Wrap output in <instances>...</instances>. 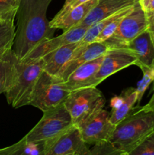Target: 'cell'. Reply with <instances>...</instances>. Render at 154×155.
Listing matches in <instances>:
<instances>
[{
	"label": "cell",
	"instance_id": "cell-1",
	"mask_svg": "<svg viewBox=\"0 0 154 155\" xmlns=\"http://www.w3.org/2000/svg\"><path fill=\"white\" fill-rule=\"evenodd\" d=\"M52 0H21L12 51L18 60L25 59L39 44L54 36L47 10Z\"/></svg>",
	"mask_w": 154,
	"mask_h": 155
},
{
	"label": "cell",
	"instance_id": "cell-2",
	"mask_svg": "<svg viewBox=\"0 0 154 155\" xmlns=\"http://www.w3.org/2000/svg\"><path fill=\"white\" fill-rule=\"evenodd\" d=\"M135 108V107H134ZM116 126L110 140L123 155L129 153L154 131V110H143L140 106Z\"/></svg>",
	"mask_w": 154,
	"mask_h": 155
},
{
	"label": "cell",
	"instance_id": "cell-3",
	"mask_svg": "<svg viewBox=\"0 0 154 155\" xmlns=\"http://www.w3.org/2000/svg\"><path fill=\"white\" fill-rule=\"evenodd\" d=\"M43 71L42 58L22 61L16 59L11 83L5 92L8 103L12 107L20 108L29 105L33 89Z\"/></svg>",
	"mask_w": 154,
	"mask_h": 155
},
{
	"label": "cell",
	"instance_id": "cell-4",
	"mask_svg": "<svg viewBox=\"0 0 154 155\" xmlns=\"http://www.w3.org/2000/svg\"><path fill=\"white\" fill-rule=\"evenodd\" d=\"M74 124L64 104L43 112V116L24 136L27 142L45 143L58 137Z\"/></svg>",
	"mask_w": 154,
	"mask_h": 155
},
{
	"label": "cell",
	"instance_id": "cell-5",
	"mask_svg": "<svg viewBox=\"0 0 154 155\" xmlns=\"http://www.w3.org/2000/svg\"><path fill=\"white\" fill-rule=\"evenodd\" d=\"M70 92L63 80L43 71L33 89L29 105L45 112L63 104Z\"/></svg>",
	"mask_w": 154,
	"mask_h": 155
},
{
	"label": "cell",
	"instance_id": "cell-6",
	"mask_svg": "<svg viewBox=\"0 0 154 155\" xmlns=\"http://www.w3.org/2000/svg\"><path fill=\"white\" fill-rule=\"evenodd\" d=\"M106 100L97 87H88L72 91L64 101L72 123L77 126L95 112L104 107Z\"/></svg>",
	"mask_w": 154,
	"mask_h": 155
},
{
	"label": "cell",
	"instance_id": "cell-7",
	"mask_svg": "<svg viewBox=\"0 0 154 155\" xmlns=\"http://www.w3.org/2000/svg\"><path fill=\"white\" fill-rule=\"evenodd\" d=\"M147 29V19L146 12L143 10L138 1L134 8L119 24L113 35L105 41L110 48L125 47L134 38Z\"/></svg>",
	"mask_w": 154,
	"mask_h": 155
},
{
	"label": "cell",
	"instance_id": "cell-8",
	"mask_svg": "<svg viewBox=\"0 0 154 155\" xmlns=\"http://www.w3.org/2000/svg\"><path fill=\"white\" fill-rule=\"evenodd\" d=\"M82 137L87 145H95L99 142L110 140L116 126L110 120V113L104 108L76 126Z\"/></svg>",
	"mask_w": 154,
	"mask_h": 155
},
{
	"label": "cell",
	"instance_id": "cell-9",
	"mask_svg": "<svg viewBox=\"0 0 154 155\" xmlns=\"http://www.w3.org/2000/svg\"><path fill=\"white\" fill-rule=\"evenodd\" d=\"M44 155H90V149L73 125L53 140L43 143Z\"/></svg>",
	"mask_w": 154,
	"mask_h": 155
},
{
	"label": "cell",
	"instance_id": "cell-10",
	"mask_svg": "<svg viewBox=\"0 0 154 155\" xmlns=\"http://www.w3.org/2000/svg\"><path fill=\"white\" fill-rule=\"evenodd\" d=\"M135 54L128 47L110 48L104 54L99 71L95 77L97 86L118 71L131 65H135Z\"/></svg>",
	"mask_w": 154,
	"mask_h": 155
},
{
	"label": "cell",
	"instance_id": "cell-11",
	"mask_svg": "<svg viewBox=\"0 0 154 155\" xmlns=\"http://www.w3.org/2000/svg\"><path fill=\"white\" fill-rule=\"evenodd\" d=\"M88 28V27L84 26H77L69 29L67 31L63 32L62 34L51 38L39 44L24 60H35L42 58L43 56L57 49L60 47L79 42L83 37Z\"/></svg>",
	"mask_w": 154,
	"mask_h": 155
},
{
	"label": "cell",
	"instance_id": "cell-12",
	"mask_svg": "<svg viewBox=\"0 0 154 155\" xmlns=\"http://www.w3.org/2000/svg\"><path fill=\"white\" fill-rule=\"evenodd\" d=\"M103 58L104 54L76 68L63 81L65 87L70 92L83 88L97 87L95 77L99 71Z\"/></svg>",
	"mask_w": 154,
	"mask_h": 155
},
{
	"label": "cell",
	"instance_id": "cell-13",
	"mask_svg": "<svg viewBox=\"0 0 154 155\" xmlns=\"http://www.w3.org/2000/svg\"><path fill=\"white\" fill-rule=\"evenodd\" d=\"M109 49L105 42H95L86 45L82 49L75 50L72 58L63 66L57 77L64 81L76 68L93 59L102 56Z\"/></svg>",
	"mask_w": 154,
	"mask_h": 155
},
{
	"label": "cell",
	"instance_id": "cell-14",
	"mask_svg": "<svg viewBox=\"0 0 154 155\" xmlns=\"http://www.w3.org/2000/svg\"><path fill=\"white\" fill-rule=\"evenodd\" d=\"M137 1L138 0H98L95 7L78 26L91 27L122 9L133 6Z\"/></svg>",
	"mask_w": 154,
	"mask_h": 155
},
{
	"label": "cell",
	"instance_id": "cell-15",
	"mask_svg": "<svg viewBox=\"0 0 154 155\" xmlns=\"http://www.w3.org/2000/svg\"><path fill=\"white\" fill-rule=\"evenodd\" d=\"M98 0H88L86 2L65 12L63 15H55L49 22L50 27L60 29L63 32L77 27L85 18L88 14L98 3Z\"/></svg>",
	"mask_w": 154,
	"mask_h": 155
},
{
	"label": "cell",
	"instance_id": "cell-16",
	"mask_svg": "<svg viewBox=\"0 0 154 155\" xmlns=\"http://www.w3.org/2000/svg\"><path fill=\"white\" fill-rule=\"evenodd\" d=\"M125 47L132 50L135 54L136 66L140 69L154 68V45L147 30L134 38Z\"/></svg>",
	"mask_w": 154,
	"mask_h": 155
},
{
	"label": "cell",
	"instance_id": "cell-17",
	"mask_svg": "<svg viewBox=\"0 0 154 155\" xmlns=\"http://www.w3.org/2000/svg\"><path fill=\"white\" fill-rule=\"evenodd\" d=\"M78 42L68 44L48 53L42 58L43 60V70L54 76H57L60 70L69 61L75 52Z\"/></svg>",
	"mask_w": 154,
	"mask_h": 155
},
{
	"label": "cell",
	"instance_id": "cell-18",
	"mask_svg": "<svg viewBox=\"0 0 154 155\" xmlns=\"http://www.w3.org/2000/svg\"><path fill=\"white\" fill-rule=\"evenodd\" d=\"M121 95L123 101L118 108L110 111V120L113 125L116 126L123 120L134 110L137 101V95L135 88H128L122 92Z\"/></svg>",
	"mask_w": 154,
	"mask_h": 155
},
{
	"label": "cell",
	"instance_id": "cell-19",
	"mask_svg": "<svg viewBox=\"0 0 154 155\" xmlns=\"http://www.w3.org/2000/svg\"><path fill=\"white\" fill-rule=\"evenodd\" d=\"M43 143L27 142L23 137L18 142L0 149V155H44Z\"/></svg>",
	"mask_w": 154,
	"mask_h": 155
},
{
	"label": "cell",
	"instance_id": "cell-20",
	"mask_svg": "<svg viewBox=\"0 0 154 155\" xmlns=\"http://www.w3.org/2000/svg\"><path fill=\"white\" fill-rule=\"evenodd\" d=\"M16 59L11 49L0 60V94L5 93L11 86Z\"/></svg>",
	"mask_w": 154,
	"mask_h": 155
},
{
	"label": "cell",
	"instance_id": "cell-21",
	"mask_svg": "<svg viewBox=\"0 0 154 155\" xmlns=\"http://www.w3.org/2000/svg\"><path fill=\"white\" fill-rule=\"evenodd\" d=\"M14 20L0 21V60L12 49L15 37Z\"/></svg>",
	"mask_w": 154,
	"mask_h": 155
},
{
	"label": "cell",
	"instance_id": "cell-22",
	"mask_svg": "<svg viewBox=\"0 0 154 155\" xmlns=\"http://www.w3.org/2000/svg\"><path fill=\"white\" fill-rule=\"evenodd\" d=\"M134 5L133 6L126 8H124L122 9V10L119 11V12H117V13L113 16V19L110 21V22L106 26L105 28H104V30L101 31V33H100V35L98 36V38H97L96 42H105L107 39H109V38L114 33V32L116 31V29L118 28V27H119V24H120V22L122 21V20L123 19L128 13H130V12H131V10H132L133 8H134Z\"/></svg>",
	"mask_w": 154,
	"mask_h": 155
},
{
	"label": "cell",
	"instance_id": "cell-23",
	"mask_svg": "<svg viewBox=\"0 0 154 155\" xmlns=\"http://www.w3.org/2000/svg\"><path fill=\"white\" fill-rule=\"evenodd\" d=\"M143 72V77L137 83L136 92L137 95V104H140L145 92L149 85L154 81V68H143L140 69Z\"/></svg>",
	"mask_w": 154,
	"mask_h": 155
},
{
	"label": "cell",
	"instance_id": "cell-24",
	"mask_svg": "<svg viewBox=\"0 0 154 155\" xmlns=\"http://www.w3.org/2000/svg\"><path fill=\"white\" fill-rule=\"evenodd\" d=\"M90 155H123L122 151L111 141H104L94 145L90 149Z\"/></svg>",
	"mask_w": 154,
	"mask_h": 155
},
{
	"label": "cell",
	"instance_id": "cell-25",
	"mask_svg": "<svg viewBox=\"0 0 154 155\" xmlns=\"http://www.w3.org/2000/svg\"><path fill=\"white\" fill-rule=\"evenodd\" d=\"M21 0H0V18L14 20Z\"/></svg>",
	"mask_w": 154,
	"mask_h": 155
},
{
	"label": "cell",
	"instance_id": "cell-26",
	"mask_svg": "<svg viewBox=\"0 0 154 155\" xmlns=\"http://www.w3.org/2000/svg\"><path fill=\"white\" fill-rule=\"evenodd\" d=\"M128 155H154V131L146 136Z\"/></svg>",
	"mask_w": 154,
	"mask_h": 155
},
{
	"label": "cell",
	"instance_id": "cell-27",
	"mask_svg": "<svg viewBox=\"0 0 154 155\" xmlns=\"http://www.w3.org/2000/svg\"><path fill=\"white\" fill-rule=\"evenodd\" d=\"M87 1H88V0H66L64 4H63V7L57 12V14L56 15H63L65 12H68V11L71 10V9L80 5L86 2Z\"/></svg>",
	"mask_w": 154,
	"mask_h": 155
},
{
	"label": "cell",
	"instance_id": "cell-28",
	"mask_svg": "<svg viewBox=\"0 0 154 155\" xmlns=\"http://www.w3.org/2000/svg\"><path fill=\"white\" fill-rule=\"evenodd\" d=\"M146 19H147V31L150 35L152 44L154 45V12H146Z\"/></svg>",
	"mask_w": 154,
	"mask_h": 155
},
{
	"label": "cell",
	"instance_id": "cell-29",
	"mask_svg": "<svg viewBox=\"0 0 154 155\" xmlns=\"http://www.w3.org/2000/svg\"><path fill=\"white\" fill-rule=\"evenodd\" d=\"M138 2L146 13L154 12V0H138Z\"/></svg>",
	"mask_w": 154,
	"mask_h": 155
},
{
	"label": "cell",
	"instance_id": "cell-30",
	"mask_svg": "<svg viewBox=\"0 0 154 155\" xmlns=\"http://www.w3.org/2000/svg\"><path fill=\"white\" fill-rule=\"evenodd\" d=\"M140 109L143 110H154V92L149 102L143 107H140Z\"/></svg>",
	"mask_w": 154,
	"mask_h": 155
},
{
	"label": "cell",
	"instance_id": "cell-31",
	"mask_svg": "<svg viewBox=\"0 0 154 155\" xmlns=\"http://www.w3.org/2000/svg\"><path fill=\"white\" fill-rule=\"evenodd\" d=\"M0 20H4V19H2V18H0Z\"/></svg>",
	"mask_w": 154,
	"mask_h": 155
},
{
	"label": "cell",
	"instance_id": "cell-32",
	"mask_svg": "<svg viewBox=\"0 0 154 155\" xmlns=\"http://www.w3.org/2000/svg\"><path fill=\"white\" fill-rule=\"evenodd\" d=\"M0 21H1V20H0Z\"/></svg>",
	"mask_w": 154,
	"mask_h": 155
}]
</instances>
